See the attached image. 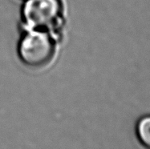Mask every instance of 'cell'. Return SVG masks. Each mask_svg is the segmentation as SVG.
<instances>
[{"label":"cell","instance_id":"1","mask_svg":"<svg viewBox=\"0 0 150 149\" xmlns=\"http://www.w3.org/2000/svg\"><path fill=\"white\" fill-rule=\"evenodd\" d=\"M21 10L23 30L49 32L58 40L64 24L62 0H23Z\"/></svg>","mask_w":150,"mask_h":149},{"label":"cell","instance_id":"3","mask_svg":"<svg viewBox=\"0 0 150 149\" xmlns=\"http://www.w3.org/2000/svg\"><path fill=\"white\" fill-rule=\"evenodd\" d=\"M136 131L141 143L150 149V114L140 117L136 123Z\"/></svg>","mask_w":150,"mask_h":149},{"label":"cell","instance_id":"2","mask_svg":"<svg viewBox=\"0 0 150 149\" xmlns=\"http://www.w3.org/2000/svg\"><path fill=\"white\" fill-rule=\"evenodd\" d=\"M57 41L47 31L23 30L17 45L18 59L29 68L42 69L55 58Z\"/></svg>","mask_w":150,"mask_h":149}]
</instances>
